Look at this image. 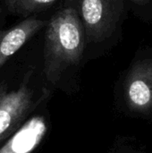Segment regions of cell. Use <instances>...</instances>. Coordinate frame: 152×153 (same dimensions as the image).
Masks as SVG:
<instances>
[{
  "instance_id": "6da1fadb",
  "label": "cell",
  "mask_w": 152,
  "mask_h": 153,
  "mask_svg": "<svg viewBox=\"0 0 152 153\" xmlns=\"http://www.w3.org/2000/svg\"><path fill=\"white\" fill-rule=\"evenodd\" d=\"M85 37L74 7L63 8L51 17L45 33V72L49 79H56L68 66L80 62Z\"/></svg>"
},
{
  "instance_id": "7a4b0ae2",
  "label": "cell",
  "mask_w": 152,
  "mask_h": 153,
  "mask_svg": "<svg viewBox=\"0 0 152 153\" xmlns=\"http://www.w3.org/2000/svg\"><path fill=\"white\" fill-rule=\"evenodd\" d=\"M77 4L85 36L90 41L108 38L123 13V0H71Z\"/></svg>"
},
{
  "instance_id": "3957f363",
  "label": "cell",
  "mask_w": 152,
  "mask_h": 153,
  "mask_svg": "<svg viewBox=\"0 0 152 153\" xmlns=\"http://www.w3.org/2000/svg\"><path fill=\"white\" fill-rule=\"evenodd\" d=\"M129 107L138 112L152 110V59L136 63L131 69L125 84Z\"/></svg>"
},
{
  "instance_id": "277c9868",
  "label": "cell",
  "mask_w": 152,
  "mask_h": 153,
  "mask_svg": "<svg viewBox=\"0 0 152 153\" xmlns=\"http://www.w3.org/2000/svg\"><path fill=\"white\" fill-rule=\"evenodd\" d=\"M44 25V21L28 17L8 30H0V67Z\"/></svg>"
},
{
  "instance_id": "5b68a950",
  "label": "cell",
  "mask_w": 152,
  "mask_h": 153,
  "mask_svg": "<svg viewBox=\"0 0 152 153\" xmlns=\"http://www.w3.org/2000/svg\"><path fill=\"white\" fill-rule=\"evenodd\" d=\"M46 130L43 117L31 118L0 150V153H30L40 143Z\"/></svg>"
},
{
  "instance_id": "8992f818",
  "label": "cell",
  "mask_w": 152,
  "mask_h": 153,
  "mask_svg": "<svg viewBox=\"0 0 152 153\" xmlns=\"http://www.w3.org/2000/svg\"><path fill=\"white\" fill-rule=\"evenodd\" d=\"M28 95L24 89L15 94H10L0 104V136L12 126L14 118H17L28 105Z\"/></svg>"
},
{
  "instance_id": "52a82bcc",
  "label": "cell",
  "mask_w": 152,
  "mask_h": 153,
  "mask_svg": "<svg viewBox=\"0 0 152 153\" xmlns=\"http://www.w3.org/2000/svg\"><path fill=\"white\" fill-rule=\"evenodd\" d=\"M56 0H17L9 10L14 14L28 16L49 7Z\"/></svg>"
},
{
  "instance_id": "ba28073f",
  "label": "cell",
  "mask_w": 152,
  "mask_h": 153,
  "mask_svg": "<svg viewBox=\"0 0 152 153\" xmlns=\"http://www.w3.org/2000/svg\"><path fill=\"white\" fill-rule=\"evenodd\" d=\"M16 1H17V0H4L5 4H6V6H7L8 10H10V9L13 7V5L16 3Z\"/></svg>"
},
{
  "instance_id": "9c48e42d",
  "label": "cell",
  "mask_w": 152,
  "mask_h": 153,
  "mask_svg": "<svg viewBox=\"0 0 152 153\" xmlns=\"http://www.w3.org/2000/svg\"><path fill=\"white\" fill-rule=\"evenodd\" d=\"M134 4H139V5H144L150 2V0H132Z\"/></svg>"
},
{
  "instance_id": "30bf717a",
  "label": "cell",
  "mask_w": 152,
  "mask_h": 153,
  "mask_svg": "<svg viewBox=\"0 0 152 153\" xmlns=\"http://www.w3.org/2000/svg\"><path fill=\"white\" fill-rule=\"evenodd\" d=\"M0 22H1V8H0Z\"/></svg>"
}]
</instances>
